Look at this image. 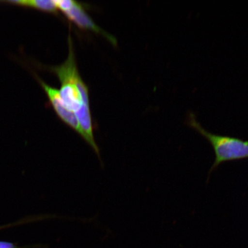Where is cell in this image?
I'll return each mask as SVG.
<instances>
[{"mask_svg": "<svg viewBox=\"0 0 248 248\" xmlns=\"http://www.w3.org/2000/svg\"><path fill=\"white\" fill-rule=\"evenodd\" d=\"M69 52L67 60L60 66L51 67L61 82V97L68 109L74 114L90 108L88 87L77 69L72 40L69 36Z\"/></svg>", "mask_w": 248, "mask_h": 248, "instance_id": "obj_1", "label": "cell"}, {"mask_svg": "<svg viewBox=\"0 0 248 248\" xmlns=\"http://www.w3.org/2000/svg\"><path fill=\"white\" fill-rule=\"evenodd\" d=\"M186 123L205 138L215 151V160L210 169L209 176L222 163L248 159V141L230 136L215 135L207 131L192 112L188 113Z\"/></svg>", "mask_w": 248, "mask_h": 248, "instance_id": "obj_2", "label": "cell"}, {"mask_svg": "<svg viewBox=\"0 0 248 248\" xmlns=\"http://www.w3.org/2000/svg\"><path fill=\"white\" fill-rule=\"evenodd\" d=\"M40 85L44 89L46 95L49 99V102L53 107L56 113L63 122L69 125L70 128L76 131L82 137V132L80 129L78 122L77 117L72 111L68 109L65 107L63 101L61 97L60 91L58 89L53 88L46 84L41 79L38 78Z\"/></svg>", "mask_w": 248, "mask_h": 248, "instance_id": "obj_3", "label": "cell"}, {"mask_svg": "<svg viewBox=\"0 0 248 248\" xmlns=\"http://www.w3.org/2000/svg\"><path fill=\"white\" fill-rule=\"evenodd\" d=\"M64 14L69 20L72 21L79 28L83 29L89 30L94 31L95 33L101 34V35L106 37L113 45H116L117 41L113 36L106 33L102 30L100 27H98L92 18L86 13L82 4L78 2L74 1L73 4L67 11L63 12Z\"/></svg>", "mask_w": 248, "mask_h": 248, "instance_id": "obj_4", "label": "cell"}, {"mask_svg": "<svg viewBox=\"0 0 248 248\" xmlns=\"http://www.w3.org/2000/svg\"><path fill=\"white\" fill-rule=\"evenodd\" d=\"M9 4L23 6L30 8L39 9V10L57 13L58 9L55 5V1L51 0H21V1H7Z\"/></svg>", "mask_w": 248, "mask_h": 248, "instance_id": "obj_5", "label": "cell"}, {"mask_svg": "<svg viewBox=\"0 0 248 248\" xmlns=\"http://www.w3.org/2000/svg\"><path fill=\"white\" fill-rule=\"evenodd\" d=\"M0 248H17V247L13 243L0 241Z\"/></svg>", "mask_w": 248, "mask_h": 248, "instance_id": "obj_6", "label": "cell"}]
</instances>
